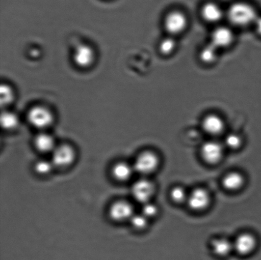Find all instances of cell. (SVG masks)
<instances>
[{"label": "cell", "mask_w": 261, "mask_h": 260, "mask_svg": "<svg viewBox=\"0 0 261 260\" xmlns=\"http://www.w3.org/2000/svg\"><path fill=\"white\" fill-rule=\"evenodd\" d=\"M134 168L126 162H119L114 165L112 173L115 179L124 182L128 180L133 175Z\"/></svg>", "instance_id": "obj_18"}, {"label": "cell", "mask_w": 261, "mask_h": 260, "mask_svg": "<svg viewBox=\"0 0 261 260\" xmlns=\"http://www.w3.org/2000/svg\"><path fill=\"white\" fill-rule=\"evenodd\" d=\"M224 145L229 149L235 150L240 149L243 143L242 137L240 135L231 133L227 135L224 139Z\"/></svg>", "instance_id": "obj_23"}, {"label": "cell", "mask_w": 261, "mask_h": 260, "mask_svg": "<svg viewBox=\"0 0 261 260\" xmlns=\"http://www.w3.org/2000/svg\"><path fill=\"white\" fill-rule=\"evenodd\" d=\"M201 17L209 23H216L220 21L224 16L223 10L218 5L208 2L204 4L201 9Z\"/></svg>", "instance_id": "obj_14"}, {"label": "cell", "mask_w": 261, "mask_h": 260, "mask_svg": "<svg viewBox=\"0 0 261 260\" xmlns=\"http://www.w3.org/2000/svg\"><path fill=\"white\" fill-rule=\"evenodd\" d=\"M35 146L38 150L43 153L53 152L55 149V139L51 135L47 133H40L35 137Z\"/></svg>", "instance_id": "obj_17"}, {"label": "cell", "mask_w": 261, "mask_h": 260, "mask_svg": "<svg viewBox=\"0 0 261 260\" xmlns=\"http://www.w3.org/2000/svg\"><path fill=\"white\" fill-rule=\"evenodd\" d=\"M53 166H55V165H54L52 162L42 160L36 163L35 170L38 174L45 175L52 171Z\"/></svg>", "instance_id": "obj_26"}, {"label": "cell", "mask_w": 261, "mask_h": 260, "mask_svg": "<svg viewBox=\"0 0 261 260\" xmlns=\"http://www.w3.org/2000/svg\"><path fill=\"white\" fill-rule=\"evenodd\" d=\"M211 200V196L207 190L204 188H198L189 193L186 203L191 210L201 211L208 207Z\"/></svg>", "instance_id": "obj_8"}, {"label": "cell", "mask_w": 261, "mask_h": 260, "mask_svg": "<svg viewBox=\"0 0 261 260\" xmlns=\"http://www.w3.org/2000/svg\"><path fill=\"white\" fill-rule=\"evenodd\" d=\"M95 53L90 46L82 44L76 47L73 52L74 63L81 68H89L93 65Z\"/></svg>", "instance_id": "obj_11"}, {"label": "cell", "mask_w": 261, "mask_h": 260, "mask_svg": "<svg viewBox=\"0 0 261 260\" xmlns=\"http://www.w3.org/2000/svg\"><path fill=\"white\" fill-rule=\"evenodd\" d=\"M244 176L238 172H231L225 176L222 180V185L226 189L231 192L237 191L244 185Z\"/></svg>", "instance_id": "obj_16"}, {"label": "cell", "mask_w": 261, "mask_h": 260, "mask_svg": "<svg viewBox=\"0 0 261 260\" xmlns=\"http://www.w3.org/2000/svg\"><path fill=\"white\" fill-rule=\"evenodd\" d=\"M155 190V185L151 181L141 179L137 181L132 186V194L135 200L144 205L150 202Z\"/></svg>", "instance_id": "obj_5"}, {"label": "cell", "mask_w": 261, "mask_h": 260, "mask_svg": "<svg viewBox=\"0 0 261 260\" xmlns=\"http://www.w3.org/2000/svg\"><path fill=\"white\" fill-rule=\"evenodd\" d=\"M254 26L256 32L261 36V17L258 16L254 22Z\"/></svg>", "instance_id": "obj_28"}, {"label": "cell", "mask_w": 261, "mask_h": 260, "mask_svg": "<svg viewBox=\"0 0 261 260\" xmlns=\"http://www.w3.org/2000/svg\"><path fill=\"white\" fill-rule=\"evenodd\" d=\"M176 47V41L171 36L164 38L159 45V50L164 55L171 54L175 50Z\"/></svg>", "instance_id": "obj_21"}, {"label": "cell", "mask_w": 261, "mask_h": 260, "mask_svg": "<svg viewBox=\"0 0 261 260\" xmlns=\"http://www.w3.org/2000/svg\"><path fill=\"white\" fill-rule=\"evenodd\" d=\"M201 126L206 133L214 136L221 134L225 129L223 119L216 114H207L202 121Z\"/></svg>", "instance_id": "obj_13"}, {"label": "cell", "mask_w": 261, "mask_h": 260, "mask_svg": "<svg viewBox=\"0 0 261 260\" xmlns=\"http://www.w3.org/2000/svg\"><path fill=\"white\" fill-rule=\"evenodd\" d=\"M129 220L133 227L137 230H142L147 227L148 219L143 214H140V215L134 214Z\"/></svg>", "instance_id": "obj_25"}, {"label": "cell", "mask_w": 261, "mask_h": 260, "mask_svg": "<svg viewBox=\"0 0 261 260\" xmlns=\"http://www.w3.org/2000/svg\"><path fill=\"white\" fill-rule=\"evenodd\" d=\"M0 101H1L2 106H6L12 103L14 99V91L12 90L11 86L7 84L1 85L0 89Z\"/></svg>", "instance_id": "obj_22"}, {"label": "cell", "mask_w": 261, "mask_h": 260, "mask_svg": "<svg viewBox=\"0 0 261 260\" xmlns=\"http://www.w3.org/2000/svg\"><path fill=\"white\" fill-rule=\"evenodd\" d=\"M133 215V206L124 200H119L112 204L109 210L110 218L115 221L130 220Z\"/></svg>", "instance_id": "obj_12"}, {"label": "cell", "mask_w": 261, "mask_h": 260, "mask_svg": "<svg viewBox=\"0 0 261 260\" xmlns=\"http://www.w3.org/2000/svg\"><path fill=\"white\" fill-rule=\"evenodd\" d=\"M28 119L33 127L44 129L52 125L54 116L52 112L46 107L37 106L30 109L28 113Z\"/></svg>", "instance_id": "obj_4"}, {"label": "cell", "mask_w": 261, "mask_h": 260, "mask_svg": "<svg viewBox=\"0 0 261 260\" xmlns=\"http://www.w3.org/2000/svg\"><path fill=\"white\" fill-rule=\"evenodd\" d=\"M223 155L224 146L218 141H207L201 148L202 159L207 164H218L223 157Z\"/></svg>", "instance_id": "obj_6"}, {"label": "cell", "mask_w": 261, "mask_h": 260, "mask_svg": "<svg viewBox=\"0 0 261 260\" xmlns=\"http://www.w3.org/2000/svg\"><path fill=\"white\" fill-rule=\"evenodd\" d=\"M211 249L215 255L219 257H226L234 251L233 243L224 238L215 239L212 241Z\"/></svg>", "instance_id": "obj_15"}, {"label": "cell", "mask_w": 261, "mask_h": 260, "mask_svg": "<svg viewBox=\"0 0 261 260\" xmlns=\"http://www.w3.org/2000/svg\"><path fill=\"white\" fill-rule=\"evenodd\" d=\"M218 57V49L212 45L211 43L204 46L199 52V59L206 65H211L217 60Z\"/></svg>", "instance_id": "obj_19"}, {"label": "cell", "mask_w": 261, "mask_h": 260, "mask_svg": "<svg viewBox=\"0 0 261 260\" xmlns=\"http://www.w3.org/2000/svg\"><path fill=\"white\" fill-rule=\"evenodd\" d=\"M188 25V17L179 10L169 12L164 20V27L171 37L183 33Z\"/></svg>", "instance_id": "obj_3"}, {"label": "cell", "mask_w": 261, "mask_h": 260, "mask_svg": "<svg viewBox=\"0 0 261 260\" xmlns=\"http://www.w3.org/2000/svg\"><path fill=\"white\" fill-rule=\"evenodd\" d=\"M75 150L68 145L56 147L52 152V162L55 166L65 167L72 164L75 159Z\"/></svg>", "instance_id": "obj_7"}, {"label": "cell", "mask_w": 261, "mask_h": 260, "mask_svg": "<svg viewBox=\"0 0 261 260\" xmlns=\"http://www.w3.org/2000/svg\"><path fill=\"white\" fill-rule=\"evenodd\" d=\"M160 163V158L155 153L145 151L138 155L133 164V168L140 175H148L158 169Z\"/></svg>", "instance_id": "obj_2"}, {"label": "cell", "mask_w": 261, "mask_h": 260, "mask_svg": "<svg viewBox=\"0 0 261 260\" xmlns=\"http://www.w3.org/2000/svg\"><path fill=\"white\" fill-rule=\"evenodd\" d=\"M19 122L16 114L12 112L5 111L2 114L1 125L3 128L7 131H11L16 128L19 125Z\"/></svg>", "instance_id": "obj_20"}, {"label": "cell", "mask_w": 261, "mask_h": 260, "mask_svg": "<svg viewBox=\"0 0 261 260\" xmlns=\"http://www.w3.org/2000/svg\"><path fill=\"white\" fill-rule=\"evenodd\" d=\"M234 39V33L231 29L226 26H219L212 32L211 43L219 50L229 47Z\"/></svg>", "instance_id": "obj_10"}, {"label": "cell", "mask_w": 261, "mask_h": 260, "mask_svg": "<svg viewBox=\"0 0 261 260\" xmlns=\"http://www.w3.org/2000/svg\"><path fill=\"white\" fill-rule=\"evenodd\" d=\"M159 209L158 206L151 202L143 205L142 213L143 215L146 216L148 219L155 217L158 215Z\"/></svg>", "instance_id": "obj_27"}, {"label": "cell", "mask_w": 261, "mask_h": 260, "mask_svg": "<svg viewBox=\"0 0 261 260\" xmlns=\"http://www.w3.org/2000/svg\"><path fill=\"white\" fill-rule=\"evenodd\" d=\"M188 195L189 193H187L186 190L183 187H178H178L173 188L170 192L171 200L176 204L187 202Z\"/></svg>", "instance_id": "obj_24"}, {"label": "cell", "mask_w": 261, "mask_h": 260, "mask_svg": "<svg viewBox=\"0 0 261 260\" xmlns=\"http://www.w3.org/2000/svg\"><path fill=\"white\" fill-rule=\"evenodd\" d=\"M229 21L237 27H246L254 24L258 15L254 8L247 3L237 2L229 7L227 12Z\"/></svg>", "instance_id": "obj_1"}, {"label": "cell", "mask_w": 261, "mask_h": 260, "mask_svg": "<svg viewBox=\"0 0 261 260\" xmlns=\"http://www.w3.org/2000/svg\"><path fill=\"white\" fill-rule=\"evenodd\" d=\"M234 251L239 255L247 256L254 252L257 246V239L249 233L240 234L233 242Z\"/></svg>", "instance_id": "obj_9"}]
</instances>
